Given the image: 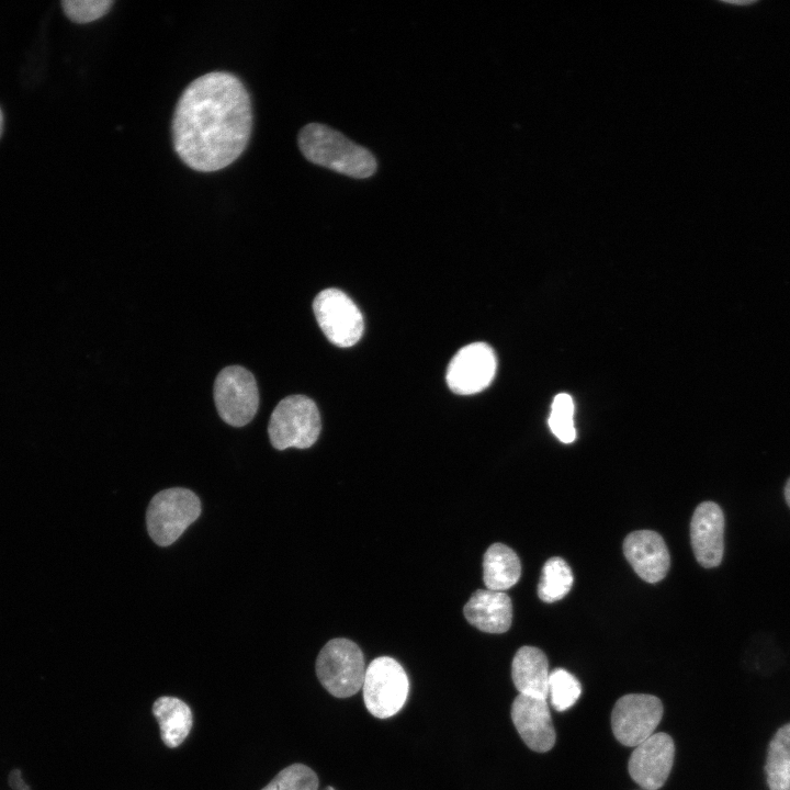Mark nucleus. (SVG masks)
Returning <instances> with one entry per match:
<instances>
[{
  "label": "nucleus",
  "mask_w": 790,
  "mask_h": 790,
  "mask_svg": "<svg viewBox=\"0 0 790 790\" xmlns=\"http://www.w3.org/2000/svg\"><path fill=\"white\" fill-rule=\"evenodd\" d=\"M251 127V101L242 82L229 72H208L192 81L177 103L174 150L193 170L217 171L241 155Z\"/></svg>",
  "instance_id": "f257e3e1"
},
{
  "label": "nucleus",
  "mask_w": 790,
  "mask_h": 790,
  "mask_svg": "<svg viewBox=\"0 0 790 790\" xmlns=\"http://www.w3.org/2000/svg\"><path fill=\"white\" fill-rule=\"evenodd\" d=\"M297 144L303 156L312 163L351 178H369L377 168L376 159L369 149L320 123H309L302 127Z\"/></svg>",
  "instance_id": "f03ea898"
},
{
  "label": "nucleus",
  "mask_w": 790,
  "mask_h": 790,
  "mask_svg": "<svg viewBox=\"0 0 790 790\" xmlns=\"http://www.w3.org/2000/svg\"><path fill=\"white\" fill-rule=\"evenodd\" d=\"M320 429V415L314 400L304 395H291L272 411L268 435L278 450L306 449L316 442Z\"/></svg>",
  "instance_id": "7ed1b4c3"
},
{
  "label": "nucleus",
  "mask_w": 790,
  "mask_h": 790,
  "mask_svg": "<svg viewBox=\"0 0 790 790\" xmlns=\"http://www.w3.org/2000/svg\"><path fill=\"white\" fill-rule=\"evenodd\" d=\"M201 514V501L190 489L173 487L157 493L146 512L151 540L168 546L176 542Z\"/></svg>",
  "instance_id": "20e7f679"
},
{
  "label": "nucleus",
  "mask_w": 790,
  "mask_h": 790,
  "mask_svg": "<svg viewBox=\"0 0 790 790\" xmlns=\"http://www.w3.org/2000/svg\"><path fill=\"white\" fill-rule=\"evenodd\" d=\"M365 669L362 651L348 639L328 641L316 659L318 680L337 698L356 695L362 688Z\"/></svg>",
  "instance_id": "39448f33"
},
{
  "label": "nucleus",
  "mask_w": 790,
  "mask_h": 790,
  "mask_svg": "<svg viewBox=\"0 0 790 790\" xmlns=\"http://www.w3.org/2000/svg\"><path fill=\"white\" fill-rule=\"evenodd\" d=\"M362 691L364 704L372 715L391 718L406 702L409 691L407 674L396 659L376 657L365 669Z\"/></svg>",
  "instance_id": "423d86ee"
},
{
  "label": "nucleus",
  "mask_w": 790,
  "mask_h": 790,
  "mask_svg": "<svg viewBox=\"0 0 790 790\" xmlns=\"http://www.w3.org/2000/svg\"><path fill=\"white\" fill-rule=\"evenodd\" d=\"M214 402L218 415L233 427L249 424L259 406L255 376L239 365L224 368L214 382Z\"/></svg>",
  "instance_id": "0eeeda50"
},
{
  "label": "nucleus",
  "mask_w": 790,
  "mask_h": 790,
  "mask_svg": "<svg viewBox=\"0 0 790 790\" xmlns=\"http://www.w3.org/2000/svg\"><path fill=\"white\" fill-rule=\"evenodd\" d=\"M313 309L316 320L335 346L348 348L359 341L363 334V317L354 302L338 289L319 292Z\"/></svg>",
  "instance_id": "6e6552de"
},
{
  "label": "nucleus",
  "mask_w": 790,
  "mask_h": 790,
  "mask_svg": "<svg viewBox=\"0 0 790 790\" xmlns=\"http://www.w3.org/2000/svg\"><path fill=\"white\" fill-rule=\"evenodd\" d=\"M663 716L661 700L651 695H625L614 704L611 726L614 737L625 746L636 747L651 735Z\"/></svg>",
  "instance_id": "1a4fd4ad"
},
{
  "label": "nucleus",
  "mask_w": 790,
  "mask_h": 790,
  "mask_svg": "<svg viewBox=\"0 0 790 790\" xmlns=\"http://www.w3.org/2000/svg\"><path fill=\"white\" fill-rule=\"evenodd\" d=\"M496 368L493 349L485 342H473L461 348L451 359L445 380L455 394H476L490 384Z\"/></svg>",
  "instance_id": "9d476101"
},
{
  "label": "nucleus",
  "mask_w": 790,
  "mask_h": 790,
  "mask_svg": "<svg viewBox=\"0 0 790 790\" xmlns=\"http://www.w3.org/2000/svg\"><path fill=\"white\" fill-rule=\"evenodd\" d=\"M674 757L673 738L655 733L634 748L629 760L630 776L644 790H657L667 780Z\"/></svg>",
  "instance_id": "9b49d317"
},
{
  "label": "nucleus",
  "mask_w": 790,
  "mask_h": 790,
  "mask_svg": "<svg viewBox=\"0 0 790 790\" xmlns=\"http://www.w3.org/2000/svg\"><path fill=\"white\" fill-rule=\"evenodd\" d=\"M724 515L713 501L701 503L690 523V539L695 556L706 568L720 565L724 551Z\"/></svg>",
  "instance_id": "f8f14e48"
},
{
  "label": "nucleus",
  "mask_w": 790,
  "mask_h": 790,
  "mask_svg": "<svg viewBox=\"0 0 790 790\" xmlns=\"http://www.w3.org/2000/svg\"><path fill=\"white\" fill-rule=\"evenodd\" d=\"M511 719L530 749L544 753L554 746L555 732L546 700L518 695L511 704Z\"/></svg>",
  "instance_id": "ddd939ff"
},
{
  "label": "nucleus",
  "mask_w": 790,
  "mask_h": 790,
  "mask_svg": "<svg viewBox=\"0 0 790 790\" xmlns=\"http://www.w3.org/2000/svg\"><path fill=\"white\" fill-rule=\"evenodd\" d=\"M623 553L635 573L647 583L662 580L669 569L667 546L655 531L639 530L627 535Z\"/></svg>",
  "instance_id": "4468645a"
},
{
  "label": "nucleus",
  "mask_w": 790,
  "mask_h": 790,
  "mask_svg": "<svg viewBox=\"0 0 790 790\" xmlns=\"http://www.w3.org/2000/svg\"><path fill=\"white\" fill-rule=\"evenodd\" d=\"M463 612L469 623L487 633H504L512 621L511 600L503 591L476 590L465 603Z\"/></svg>",
  "instance_id": "2eb2a0df"
},
{
  "label": "nucleus",
  "mask_w": 790,
  "mask_h": 790,
  "mask_svg": "<svg viewBox=\"0 0 790 790\" xmlns=\"http://www.w3.org/2000/svg\"><path fill=\"white\" fill-rule=\"evenodd\" d=\"M511 677L519 695L544 700L549 697V663L540 648L520 647L512 659Z\"/></svg>",
  "instance_id": "dca6fc26"
},
{
  "label": "nucleus",
  "mask_w": 790,
  "mask_h": 790,
  "mask_svg": "<svg viewBox=\"0 0 790 790\" xmlns=\"http://www.w3.org/2000/svg\"><path fill=\"white\" fill-rule=\"evenodd\" d=\"M483 579L489 590L503 591L516 585L521 575L517 553L503 543L492 544L483 558Z\"/></svg>",
  "instance_id": "f3484780"
},
{
  "label": "nucleus",
  "mask_w": 790,
  "mask_h": 790,
  "mask_svg": "<svg viewBox=\"0 0 790 790\" xmlns=\"http://www.w3.org/2000/svg\"><path fill=\"white\" fill-rule=\"evenodd\" d=\"M153 713L159 724L161 740L168 747L179 746L191 731V709L178 698H158L154 702Z\"/></svg>",
  "instance_id": "a211bd4d"
},
{
  "label": "nucleus",
  "mask_w": 790,
  "mask_h": 790,
  "mask_svg": "<svg viewBox=\"0 0 790 790\" xmlns=\"http://www.w3.org/2000/svg\"><path fill=\"white\" fill-rule=\"evenodd\" d=\"M769 790H790V722L772 736L765 765Z\"/></svg>",
  "instance_id": "6ab92c4d"
},
{
  "label": "nucleus",
  "mask_w": 790,
  "mask_h": 790,
  "mask_svg": "<svg viewBox=\"0 0 790 790\" xmlns=\"http://www.w3.org/2000/svg\"><path fill=\"white\" fill-rule=\"evenodd\" d=\"M572 585L571 567L562 557L554 556L543 565L538 585V596L544 602H555L567 595Z\"/></svg>",
  "instance_id": "aec40b11"
},
{
  "label": "nucleus",
  "mask_w": 790,
  "mask_h": 790,
  "mask_svg": "<svg viewBox=\"0 0 790 790\" xmlns=\"http://www.w3.org/2000/svg\"><path fill=\"white\" fill-rule=\"evenodd\" d=\"M582 687L574 675L563 668L550 673L549 696L556 711H565L573 707L580 697Z\"/></svg>",
  "instance_id": "412c9836"
},
{
  "label": "nucleus",
  "mask_w": 790,
  "mask_h": 790,
  "mask_svg": "<svg viewBox=\"0 0 790 790\" xmlns=\"http://www.w3.org/2000/svg\"><path fill=\"white\" fill-rule=\"evenodd\" d=\"M549 426L554 436L563 443H571L575 440L574 402L569 394L560 393L554 397Z\"/></svg>",
  "instance_id": "4be33fe9"
},
{
  "label": "nucleus",
  "mask_w": 790,
  "mask_h": 790,
  "mask_svg": "<svg viewBox=\"0 0 790 790\" xmlns=\"http://www.w3.org/2000/svg\"><path fill=\"white\" fill-rule=\"evenodd\" d=\"M318 778L313 769L303 764H293L281 770L261 790H317Z\"/></svg>",
  "instance_id": "5701e85b"
},
{
  "label": "nucleus",
  "mask_w": 790,
  "mask_h": 790,
  "mask_svg": "<svg viewBox=\"0 0 790 790\" xmlns=\"http://www.w3.org/2000/svg\"><path fill=\"white\" fill-rule=\"evenodd\" d=\"M112 0H64L63 10L76 23H88L105 15L113 5Z\"/></svg>",
  "instance_id": "b1692460"
},
{
  "label": "nucleus",
  "mask_w": 790,
  "mask_h": 790,
  "mask_svg": "<svg viewBox=\"0 0 790 790\" xmlns=\"http://www.w3.org/2000/svg\"><path fill=\"white\" fill-rule=\"evenodd\" d=\"M9 785L12 790H30L29 786L24 782L20 770H12L9 775Z\"/></svg>",
  "instance_id": "393cba45"
},
{
  "label": "nucleus",
  "mask_w": 790,
  "mask_h": 790,
  "mask_svg": "<svg viewBox=\"0 0 790 790\" xmlns=\"http://www.w3.org/2000/svg\"><path fill=\"white\" fill-rule=\"evenodd\" d=\"M785 497H786L788 506L790 507V478L788 479L786 487H785Z\"/></svg>",
  "instance_id": "a878e982"
},
{
  "label": "nucleus",
  "mask_w": 790,
  "mask_h": 790,
  "mask_svg": "<svg viewBox=\"0 0 790 790\" xmlns=\"http://www.w3.org/2000/svg\"><path fill=\"white\" fill-rule=\"evenodd\" d=\"M2 125H3V116H2L1 109H0V135H1V132H2Z\"/></svg>",
  "instance_id": "bb28decb"
},
{
  "label": "nucleus",
  "mask_w": 790,
  "mask_h": 790,
  "mask_svg": "<svg viewBox=\"0 0 790 790\" xmlns=\"http://www.w3.org/2000/svg\"><path fill=\"white\" fill-rule=\"evenodd\" d=\"M324 790H335L332 787H326Z\"/></svg>",
  "instance_id": "cd10ccee"
}]
</instances>
